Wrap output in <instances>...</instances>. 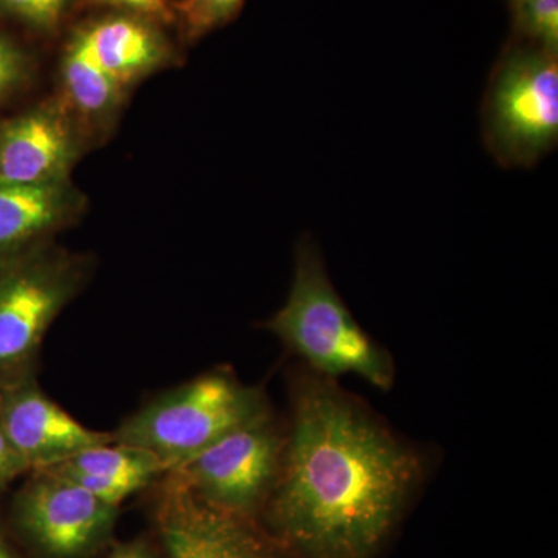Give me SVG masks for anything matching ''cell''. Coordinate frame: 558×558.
Listing matches in <instances>:
<instances>
[{
	"label": "cell",
	"instance_id": "1",
	"mask_svg": "<svg viewBox=\"0 0 558 558\" xmlns=\"http://www.w3.org/2000/svg\"><path fill=\"white\" fill-rule=\"evenodd\" d=\"M424 459L337 385L306 369L270 521L301 558H374L424 476Z\"/></svg>",
	"mask_w": 558,
	"mask_h": 558
},
{
	"label": "cell",
	"instance_id": "2",
	"mask_svg": "<svg viewBox=\"0 0 558 558\" xmlns=\"http://www.w3.org/2000/svg\"><path fill=\"white\" fill-rule=\"evenodd\" d=\"M264 326L318 376L337 380L352 374L381 391L395 385V360L352 317L310 238L296 247L288 301Z\"/></svg>",
	"mask_w": 558,
	"mask_h": 558
},
{
	"label": "cell",
	"instance_id": "3",
	"mask_svg": "<svg viewBox=\"0 0 558 558\" xmlns=\"http://www.w3.org/2000/svg\"><path fill=\"white\" fill-rule=\"evenodd\" d=\"M267 413L269 405L259 388L241 384L226 371H213L150 400L110 436L112 442L150 451L171 472Z\"/></svg>",
	"mask_w": 558,
	"mask_h": 558
},
{
	"label": "cell",
	"instance_id": "4",
	"mask_svg": "<svg viewBox=\"0 0 558 558\" xmlns=\"http://www.w3.org/2000/svg\"><path fill=\"white\" fill-rule=\"evenodd\" d=\"M487 149L505 167L531 168L558 142V58L537 47L506 51L483 106Z\"/></svg>",
	"mask_w": 558,
	"mask_h": 558
},
{
	"label": "cell",
	"instance_id": "5",
	"mask_svg": "<svg viewBox=\"0 0 558 558\" xmlns=\"http://www.w3.org/2000/svg\"><path fill=\"white\" fill-rule=\"evenodd\" d=\"M86 275V260L53 244L0 266V388L35 376L47 330Z\"/></svg>",
	"mask_w": 558,
	"mask_h": 558
},
{
	"label": "cell",
	"instance_id": "6",
	"mask_svg": "<svg viewBox=\"0 0 558 558\" xmlns=\"http://www.w3.org/2000/svg\"><path fill=\"white\" fill-rule=\"evenodd\" d=\"M284 447L286 436L267 413L171 472L209 505L248 519L277 486Z\"/></svg>",
	"mask_w": 558,
	"mask_h": 558
},
{
	"label": "cell",
	"instance_id": "7",
	"mask_svg": "<svg viewBox=\"0 0 558 558\" xmlns=\"http://www.w3.org/2000/svg\"><path fill=\"white\" fill-rule=\"evenodd\" d=\"M14 521L47 558H84L112 535L119 508L54 472L38 470L14 499Z\"/></svg>",
	"mask_w": 558,
	"mask_h": 558
},
{
	"label": "cell",
	"instance_id": "8",
	"mask_svg": "<svg viewBox=\"0 0 558 558\" xmlns=\"http://www.w3.org/2000/svg\"><path fill=\"white\" fill-rule=\"evenodd\" d=\"M168 475L157 508L168 558H282L247 517L209 505L174 472Z\"/></svg>",
	"mask_w": 558,
	"mask_h": 558
},
{
	"label": "cell",
	"instance_id": "9",
	"mask_svg": "<svg viewBox=\"0 0 558 558\" xmlns=\"http://www.w3.org/2000/svg\"><path fill=\"white\" fill-rule=\"evenodd\" d=\"M86 140L60 97L0 119V182H65L86 148Z\"/></svg>",
	"mask_w": 558,
	"mask_h": 558
},
{
	"label": "cell",
	"instance_id": "10",
	"mask_svg": "<svg viewBox=\"0 0 558 558\" xmlns=\"http://www.w3.org/2000/svg\"><path fill=\"white\" fill-rule=\"evenodd\" d=\"M0 429L31 472L57 468L80 451L112 442L84 427L39 388L35 376L0 388Z\"/></svg>",
	"mask_w": 558,
	"mask_h": 558
},
{
	"label": "cell",
	"instance_id": "11",
	"mask_svg": "<svg viewBox=\"0 0 558 558\" xmlns=\"http://www.w3.org/2000/svg\"><path fill=\"white\" fill-rule=\"evenodd\" d=\"M84 207L86 197L72 180L50 185L0 182V266L51 244Z\"/></svg>",
	"mask_w": 558,
	"mask_h": 558
},
{
	"label": "cell",
	"instance_id": "12",
	"mask_svg": "<svg viewBox=\"0 0 558 558\" xmlns=\"http://www.w3.org/2000/svg\"><path fill=\"white\" fill-rule=\"evenodd\" d=\"M80 31L98 64L124 89L171 61L170 46L145 17L117 14L92 22Z\"/></svg>",
	"mask_w": 558,
	"mask_h": 558
},
{
	"label": "cell",
	"instance_id": "13",
	"mask_svg": "<svg viewBox=\"0 0 558 558\" xmlns=\"http://www.w3.org/2000/svg\"><path fill=\"white\" fill-rule=\"evenodd\" d=\"M47 470L75 481L113 508H120L124 499L148 486L157 476L170 473L168 465L150 451L117 442L80 451Z\"/></svg>",
	"mask_w": 558,
	"mask_h": 558
},
{
	"label": "cell",
	"instance_id": "14",
	"mask_svg": "<svg viewBox=\"0 0 558 558\" xmlns=\"http://www.w3.org/2000/svg\"><path fill=\"white\" fill-rule=\"evenodd\" d=\"M60 75V98L86 137L108 132L126 101L128 89L98 64L81 31L65 47Z\"/></svg>",
	"mask_w": 558,
	"mask_h": 558
},
{
	"label": "cell",
	"instance_id": "15",
	"mask_svg": "<svg viewBox=\"0 0 558 558\" xmlns=\"http://www.w3.org/2000/svg\"><path fill=\"white\" fill-rule=\"evenodd\" d=\"M513 27L537 49L558 51V0L513 2Z\"/></svg>",
	"mask_w": 558,
	"mask_h": 558
},
{
	"label": "cell",
	"instance_id": "16",
	"mask_svg": "<svg viewBox=\"0 0 558 558\" xmlns=\"http://www.w3.org/2000/svg\"><path fill=\"white\" fill-rule=\"evenodd\" d=\"M35 78V61L9 33L0 31V108L24 94Z\"/></svg>",
	"mask_w": 558,
	"mask_h": 558
},
{
	"label": "cell",
	"instance_id": "17",
	"mask_svg": "<svg viewBox=\"0 0 558 558\" xmlns=\"http://www.w3.org/2000/svg\"><path fill=\"white\" fill-rule=\"evenodd\" d=\"M72 0H0V20L16 22L33 32L58 31Z\"/></svg>",
	"mask_w": 558,
	"mask_h": 558
},
{
	"label": "cell",
	"instance_id": "18",
	"mask_svg": "<svg viewBox=\"0 0 558 558\" xmlns=\"http://www.w3.org/2000/svg\"><path fill=\"white\" fill-rule=\"evenodd\" d=\"M244 0H180L178 9L190 38L222 27L240 13Z\"/></svg>",
	"mask_w": 558,
	"mask_h": 558
},
{
	"label": "cell",
	"instance_id": "19",
	"mask_svg": "<svg viewBox=\"0 0 558 558\" xmlns=\"http://www.w3.org/2000/svg\"><path fill=\"white\" fill-rule=\"evenodd\" d=\"M98 2L130 11V14L145 17L150 22H170L172 20V10L168 5V0H98Z\"/></svg>",
	"mask_w": 558,
	"mask_h": 558
},
{
	"label": "cell",
	"instance_id": "20",
	"mask_svg": "<svg viewBox=\"0 0 558 558\" xmlns=\"http://www.w3.org/2000/svg\"><path fill=\"white\" fill-rule=\"evenodd\" d=\"M25 472H31V469L22 461L0 429V488L5 487Z\"/></svg>",
	"mask_w": 558,
	"mask_h": 558
},
{
	"label": "cell",
	"instance_id": "21",
	"mask_svg": "<svg viewBox=\"0 0 558 558\" xmlns=\"http://www.w3.org/2000/svg\"><path fill=\"white\" fill-rule=\"evenodd\" d=\"M108 558H154L148 546L142 542L123 543L110 553Z\"/></svg>",
	"mask_w": 558,
	"mask_h": 558
},
{
	"label": "cell",
	"instance_id": "22",
	"mask_svg": "<svg viewBox=\"0 0 558 558\" xmlns=\"http://www.w3.org/2000/svg\"><path fill=\"white\" fill-rule=\"evenodd\" d=\"M0 558H21L10 548L9 543L5 542L2 535H0Z\"/></svg>",
	"mask_w": 558,
	"mask_h": 558
},
{
	"label": "cell",
	"instance_id": "23",
	"mask_svg": "<svg viewBox=\"0 0 558 558\" xmlns=\"http://www.w3.org/2000/svg\"><path fill=\"white\" fill-rule=\"evenodd\" d=\"M512 2H520V0H512Z\"/></svg>",
	"mask_w": 558,
	"mask_h": 558
}]
</instances>
